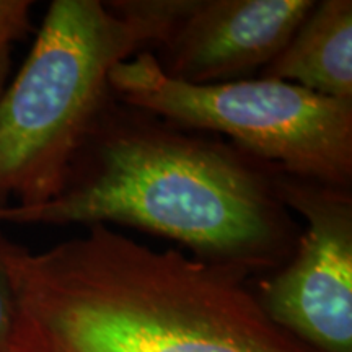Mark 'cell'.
Masks as SVG:
<instances>
[{
    "instance_id": "obj_9",
    "label": "cell",
    "mask_w": 352,
    "mask_h": 352,
    "mask_svg": "<svg viewBox=\"0 0 352 352\" xmlns=\"http://www.w3.org/2000/svg\"><path fill=\"white\" fill-rule=\"evenodd\" d=\"M2 239V233H0ZM16 321V297L10 274L0 253V352L10 351Z\"/></svg>"
},
{
    "instance_id": "obj_6",
    "label": "cell",
    "mask_w": 352,
    "mask_h": 352,
    "mask_svg": "<svg viewBox=\"0 0 352 352\" xmlns=\"http://www.w3.org/2000/svg\"><path fill=\"white\" fill-rule=\"evenodd\" d=\"M314 0H142L166 76L195 85L246 78L284 50Z\"/></svg>"
},
{
    "instance_id": "obj_3",
    "label": "cell",
    "mask_w": 352,
    "mask_h": 352,
    "mask_svg": "<svg viewBox=\"0 0 352 352\" xmlns=\"http://www.w3.org/2000/svg\"><path fill=\"white\" fill-rule=\"evenodd\" d=\"M144 46H151L147 23L113 2H51L0 95V206L28 208L64 191L113 96L109 72Z\"/></svg>"
},
{
    "instance_id": "obj_7",
    "label": "cell",
    "mask_w": 352,
    "mask_h": 352,
    "mask_svg": "<svg viewBox=\"0 0 352 352\" xmlns=\"http://www.w3.org/2000/svg\"><path fill=\"white\" fill-rule=\"evenodd\" d=\"M263 78L296 83L315 94L352 100V2H315Z\"/></svg>"
},
{
    "instance_id": "obj_4",
    "label": "cell",
    "mask_w": 352,
    "mask_h": 352,
    "mask_svg": "<svg viewBox=\"0 0 352 352\" xmlns=\"http://www.w3.org/2000/svg\"><path fill=\"white\" fill-rule=\"evenodd\" d=\"M111 95L179 129L226 134L285 175L351 188L352 100L272 78L195 85L166 76L151 51L116 64Z\"/></svg>"
},
{
    "instance_id": "obj_8",
    "label": "cell",
    "mask_w": 352,
    "mask_h": 352,
    "mask_svg": "<svg viewBox=\"0 0 352 352\" xmlns=\"http://www.w3.org/2000/svg\"><path fill=\"white\" fill-rule=\"evenodd\" d=\"M32 0H0V95L8 85L12 52L32 32Z\"/></svg>"
},
{
    "instance_id": "obj_2",
    "label": "cell",
    "mask_w": 352,
    "mask_h": 352,
    "mask_svg": "<svg viewBox=\"0 0 352 352\" xmlns=\"http://www.w3.org/2000/svg\"><path fill=\"white\" fill-rule=\"evenodd\" d=\"M277 171L111 96L64 191L28 208L0 206V223L138 227L248 276L289 261L298 240Z\"/></svg>"
},
{
    "instance_id": "obj_1",
    "label": "cell",
    "mask_w": 352,
    "mask_h": 352,
    "mask_svg": "<svg viewBox=\"0 0 352 352\" xmlns=\"http://www.w3.org/2000/svg\"><path fill=\"white\" fill-rule=\"evenodd\" d=\"M16 297L8 352H316L267 316L243 272L96 223L33 253L2 235Z\"/></svg>"
},
{
    "instance_id": "obj_5",
    "label": "cell",
    "mask_w": 352,
    "mask_h": 352,
    "mask_svg": "<svg viewBox=\"0 0 352 352\" xmlns=\"http://www.w3.org/2000/svg\"><path fill=\"white\" fill-rule=\"evenodd\" d=\"M287 209L307 220L284 270L259 287L267 316L314 351L352 352V192L277 171Z\"/></svg>"
}]
</instances>
